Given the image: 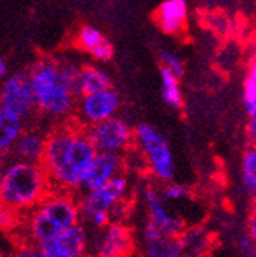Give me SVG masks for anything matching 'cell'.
<instances>
[{
	"instance_id": "cell-1",
	"label": "cell",
	"mask_w": 256,
	"mask_h": 257,
	"mask_svg": "<svg viewBox=\"0 0 256 257\" xmlns=\"http://www.w3.org/2000/svg\"><path fill=\"white\" fill-rule=\"evenodd\" d=\"M96 156L83 127L58 125L46 135L41 159L50 187L79 195L83 176Z\"/></svg>"
},
{
	"instance_id": "cell-2",
	"label": "cell",
	"mask_w": 256,
	"mask_h": 257,
	"mask_svg": "<svg viewBox=\"0 0 256 257\" xmlns=\"http://www.w3.org/2000/svg\"><path fill=\"white\" fill-rule=\"evenodd\" d=\"M80 68L72 60H38L27 72L36 110L55 121L71 116L80 97L77 85Z\"/></svg>"
},
{
	"instance_id": "cell-3",
	"label": "cell",
	"mask_w": 256,
	"mask_h": 257,
	"mask_svg": "<svg viewBox=\"0 0 256 257\" xmlns=\"http://www.w3.org/2000/svg\"><path fill=\"white\" fill-rule=\"evenodd\" d=\"M79 221L77 196L52 188L33 209L24 213L18 237L21 241L32 243L40 248Z\"/></svg>"
},
{
	"instance_id": "cell-4",
	"label": "cell",
	"mask_w": 256,
	"mask_h": 257,
	"mask_svg": "<svg viewBox=\"0 0 256 257\" xmlns=\"http://www.w3.org/2000/svg\"><path fill=\"white\" fill-rule=\"evenodd\" d=\"M52 190L41 163L13 159L0 177V204L27 213Z\"/></svg>"
},
{
	"instance_id": "cell-5",
	"label": "cell",
	"mask_w": 256,
	"mask_h": 257,
	"mask_svg": "<svg viewBox=\"0 0 256 257\" xmlns=\"http://www.w3.org/2000/svg\"><path fill=\"white\" fill-rule=\"evenodd\" d=\"M131 198V181L123 171L99 188L82 191L77 198L80 223L88 230H96L113 221V212Z\"/></svg>"
},
{
	"instance_id": "cell-6",
	"label": "cell",
	"mask_w": 256,
	"mask_h": 257,
	"mask_svg": "<svg viewBox=\"0 0 256 257\" xmlns=\"http://www.w3.org/2000/svg\"><path fill=\"white\" fill-rule=\"evenodd\" d=\"M134 146L145 168L159 185L173 181L176 171L173 151L156 127L146 122L138 124L134 128Z\"/></svg>"
},
{
	"instance_id": "cell-7",
	"label": "cell",
	"mask_w": 256,
	"mask_h": 257,
	"mask_svg": "<svg viewBox=\"0 0 256 257\" xmlns=\"http://www.w3.org/2000/svg\"><path fill=\"white\" fill-rule=\"evenodd\" d=\"M137 235L124 221H112L107 226L90 230L87 257H135Z\"/></svg>"
},
{
	"instance_id": "cell-8",
	"label": "cell",
	"mask_w": 256,
	"mask_h": 257,
	"mask_svg": "<svg viewBox=\"0 0 256 257\" xmlns=\"http://www.w3.org/2000/svg\"><path fill=\"white\" fill-rule=\"evenodd\" d=\"M145 218L154 224L163 235L176 238L187 226L184 218L178 215L170 204L162 198L160 185L157 182H146L140 190Z\"/></svg>"
},
{
	"instance_id": "cell-9",
	"label": "cell",
	"mask_w": 256,
	"mask_h": 257,
	"mask_svg": "<svg viewBox=\"0 0 256 257\" xmlns=\"http://www.w3.org/2000/svg\"><path fill=\"white\" fill-rule=\"evenodd\" d=\"M83 128L96 152H115L124 156L134 146V128L120 116H112Z\"/></svg>"
},
{
	"instance_id": "cell-10",
	"label": "cell",
	"mask_w": 256,
	"mask_h": 257,
	"mask_svg": "<svg viewBox=\"0 0 256 257\" xmlns=\"http://www.w3.org/2000/svg\"><path fill=\"white\" fill-rule=\"evenodd\" d=\"M0 108L22 121L36 110L33 89L27 72H18L5 79L0 89Z\"/></svg>"
},
{
	"instance_id": "cell-11",
	"label": "cell",
	"mask_w": 256,
	"mask_h": 257,
	"mask_svg": "<svg viewBox=\"0 0 256 257\" xmlns=\"http://www.w3.org/2000/svg\"><path fill=\"white\" fill-rule=\"evenodd\" d=\"M120 105L121 97L110 86L102 89V91L82 94L77 104H75V110H77L79 122L83 127H88L92 124L109 119L112 116H117Z\"/></svg>"
},
{
	"instance_id": "cell-12",
	"label": "cell",
	"mask_w": 256,
	"mask_h": 257,
	"mask_svg": "<svg viewBox=\"0 0 256 257\" xmlns=\"http://www.w3.org/2000/svg\"><path fill=\"white\" fill-rule=\"evenodd\" d=\"M135 235L137 254L140 257H181L176 238L163 235L146 218Z\"/></svg>"
},
{
	"instance_id": "cell-13",
	"label": "cell",
	"mask_w": 256,
	"mask_h": 257,
	"mask_svg": "<svg viewBox=\"0 0 256 257\" xmlns=\"http://www.w3.org/2000/svg\"><path fill=\"white\" fill-rule=\"evenodd\" d=\"M126 168V162L123 154H115V152H96L95 159L90 163L88 170L83 176L82 181V191H90L99 188L115 176L123 173Z\"/></svg>"
},
{
	"instance_id": "cell-14",
	"label": "cell",
	"mask_w": 256,
	"mask_h": 257,
	"mask_svg": "<svg viewBox=\"0 0 256 257\" xmlns=\"http://www.w3.org/2000/svg\"><path fill=\"white\" fill-rule=\"evenodd\" d=\"M181 257H208L214 246V234L203 226H186L176 237Z\"/></svg>"
},
{
	"instance_id": "cell-15",
	"label": "cell",
	"mask_w": 256,
	"mask_h": 257,
	"mask_svg": "<svg viewBox=\"0 0 256 257\" xmlns=\"http://www.w3.org/2000/svg\"><path fill=\"white\" fill-rule=\"evenodd\" d=\"M187 16V0H165L156 11V22L163 33L179 35L186 29Z\"/></svg>"
},
{
	"instance_id": "cell-16",
	"label": "cell",
	"mask_w": 256,
	"mask_h": 257,
	"mask_svg": "<svg viewBox=\"0 0 256 257\" xmlns=\"http://www.w3.org/2000/svg\"><path fill=\"white\" fill-rule=\"evenodd\" d=\"M77 46L88 52L98 61H110L113 58L115 49L113 44L102 35L101 30H98L93 25H83L79 29L77 36H75Z\"/></svg>"
},
{
	"instance_id": "cell-17",
	"label": "cell",
	"mask_w": 256,
	"mask_h": 257,
	"mask_svg": "<svg viewBox=\"0 0 256 257\" xmlns=\"http://www.w3.org/2000/svg\"><path fill=\"white\" fill-rule=\"evenodd\" d=\"M46 135L40 128H27L22 131L18 137L15 146L11 149V154L18 160L30 162V163H41L44 145H46Z\"/></svg>"
},
{
	"instance_id": "cell-18",
	"label": "cell",
	"mask_w": 256,
	"mask_h": 257,
	"mask_svg": "<svg viewBox=\"0 0 256 257\" xmlns=\"http://www.w3.org/2000/svg\"><path fill=\"white\" fill-rule=\"evenodd\" d=\"M24 131V121L0 108V157H8L18 137Z\"/></svg>"
},
{
	"instance_id": "cell-19",
	"label": "cell",
	"mask_w": 256,
	"mask_h": 257,
	"mask_svg": "<svg viewBox=\"0 0 256 257\" xmlns=\"http://www.w3.org/2000/svg\"><path fill=\"white\" fill-rule=\"evenodd\" d=\"M77 85H79V93L82 96V94L96 93V91H102V89H106V88H110L112 80L109 74L106 71H102L101 68L83 66L80 68V72H79Z\"/></svg>"
},
{
	"instance_id": "cell-20",
	"label": "cell",
	"mask_w": 256,
	"mask_h": 257,
	"mask_svg": "<svg viewBox=\"0 0 256 257\" xmlns=\"http://www.w3.org/2000/svg\"><path fill=\"white\" fill-rule=\"evenodd\" d=\"M160 94L165 105L173 110H181L184 105L183 89L179 83V77L172 74L170 71L160 68Z\"/></svg>"
},
{
	"instance_id": "cell-21",
	"label": "cell",
	"mask_w": 256,
	"mask_h": 257,
	"mask_svg": "<svg viewBox=\"0 0 256 257\" xmlns=\"http://www.w3.org/2000/svg\"><path fill=\"white\" fill-rule=\"evenodd\" d=\"M242 105L248 119L256 118V64L254 57L248 63V69L242 82Z\"/></svg>"
},
{
	"instance_id": "cell-22",
	"label": "cell",
	"mask_w": 256,
	"mask_h": 257,
	"mask_svg": "<svg viewBox=\"0 0 256 257\" xmlns=\"http://www.w3.org/2000/svg\"><path fill=\"white\" fill-rule=\"evenodd\" d=\"M240 177L244 190L248 196H254L256 191V151L254 148H248L244 151L240 159Z\"/></svg>"
},
{
	"instance_id": "cell-23",
	"label": "cell",
	"mask_w": 256,
	"mask_h": 257,
	"mask_svg": "<svg viewBox=\"0 0 256 257\" xmlns=\"http://www.w3.org/2000/svg\"><path fill=\"white\" fill-rule=\"evenodd\" d=\"M24 215L18 210L0 204V232L7 235H18L22 226Z\"/></svg>"
},
{
	"instance_id": "cell-24",
	"label": "cell",
	"mask_w": 256,
	"mask_h": 257,
	"mask_svg": "<svg viewBox=\"0 0 256 257\" xmlns=\"http://www.w3.org/2000/svg\"><path fill=\"white\" fill-rule=\"evenodd\" d=\"M160 193L162 198L167 201L168 204H176V202H183V201H189L194 193H192V188L186 184H179V182H167L160 185Z\"/></svg>"
},
{
	"instance_id": "cell-25",
	"label": "cell",
	"mask_w": 256,
	"mask_h": 257,
	"mask_svg": "<svg viewBox=\"0 0 256 257\" xmlns=\"http://www.w3.org/2000/svg\"><path fill=\"white\" fill-rule=\"evenodd\" d=\"M159 60H160V68L170 71L172 74L179 77V79H181V77L184 75V71H186L184 63L176 54L168 52V50H160V52H159Z\"/></svg>"
},
{
	"instance_id": "cell-26",
	"label": "cell",
	"mask_w": 256,
	"mask_h": 257,
	"mask_svg": "<svg viewBox=\"0 0 256 257\" xmlns=\"http://www.w3.org/2000/svg\"><path fill=\"white\" fill-rule=\"evenodd\" d=\"M237 251L240 257H254V237L244 229L237 237Z\"/></svg>"
},
{
	"instance_id": "cell-27",
	"label": "cell",
	"mask_w": 256,
	"mask_h": 257,
	"mask_svg": "<svg viewBox=\"0 0 256 257\" xmlns=\"http://www.w3.org/2000/svg\"><path fill=\"white\" fill-rule=\"evenodd\" d=\"M8 257H41L40 248L27 241H21L19 245H15Z\"/></svg>"
},
{
	"instance_id": "cell-28",
	"label": "cell",
	"mask_w": 256,
	"mask_h": 257,
	"mask_svg": "<svg viewBox=\"0 0 256 257\" xmlns=\"http://www.w3.org/2000/svg\"><path fill=\"white\" fill-rule=\"evenodd\" d=\"M208 27H211L217 33H226L229 30V19L222 13H212L208 16Z\"/></svg>"
},
{
	"instance_id": "cell-29",
	"label": "cell",
	"mask_w": 256,
	"mask_h": 257,
	"mask_svg": "<svg viewBox=\"0 0 256 257\" xmlns=\"http://www.w3.org/2000/svg\"><path fill=\"white\" fill-rule=\"evenodd\" d=\"M40 255L41 257H80V255H75L66 249L57 246L52 241H47L43 246H40Z\"/></svg>"
},
{
	"instance_id": "cell-30",
	"label": "cell",
	"mask_w": 256,
	"mask_h": 257,
	"mask_svg": "<svg viewBox=\"0 0 256 257\" xmlns=\"http://www.w3.org/2000/svg\"><path fill=\"white\" fill-rule=\"evenodd\" d=\"M13 246H15V243H13L11 237L0 232V257H8Z\"/></svg>"
},
{
	"instance_id": "cell-31",
	"label": "cell",
	"mask_w": 256,
	"mask_h": 257,
	"mask_svg": "<svg viewBox=\"0 0 256 257\" xmlns=\"http://www.w3.org/2000/svg\"><path fill=\"white\" fill-rule=\"evenodd\" d=\"M247 137L250 141H254L256 138V118H251L247 122Z\"/></svg>"
},
{
	"instance_id": "cell-32",
	"label": "cell",
	"mask_w": 256,
	"mask_h": 257,
	"mask_svg": "<svg viewBox=\"0 0 256 257\" xmlns=\"http://www.w3.org/2000/svg\"><path fill=\"white\" fill-rule=\"evenodd\" d=\"M247 232L254 237L256 235V220H254V216L248 218V224H247Z\"/></svg>"
},
{
	"instance_id": "cell-33",
	"label": "cell",
	"mask_w": 256,
	"mask_h": 257,
	"mask_svg": "<svg viewBox=\"0 0 256 257\" xmlns=\"http://www.w3.org/2000/svg\"><path fill=\"white\" fill-rule=\"evenodd\" d=\"M7 72H8V66H7L5 60H4L2 57H0V80L5 79V77H7Z\"/></svg>"
},
{
	"instance_id": "cell-34",
	"label": "cell",
	"mask_w": 256,
	"mask_h": 257,
	"mask_svg": "<svg viewBox=\"0 0 256 257\" xmlns=\"http://www.w3.org/2000/svg\"><path fill=\"white\" fill-rule=\"evenodd\" d=\"M5 165H7V159L5 157H0V177H2V174H4Z\"/></svg>"
}]
</instances>
